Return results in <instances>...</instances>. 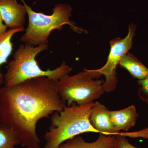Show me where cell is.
Segmentation results:
<instances>
[{
	"label": "cell",
	"mask_w": 148,
	"mask_h": 148,
	"mask_svg": "<svg viewBox=\"0 0 148 148\" xmlns=\"http://www.w3.org/2000/svg\"><path fill=\"white\" fill-rule=\"evenodd\" d=\"M48 44L37 46L21 44L13 55V59L9 62L4 75V86L9 87L27 80L45 76L55 82L69 75L72 68L63 61L55 69L44 71L40 68L36 60L37 55L48 49Z\"/></svg>",
	"instance_id": "2"
},
{
	"label": "cell",
	"mask_w": 148,
	"mask_h": 148,
	"mask_svg": "<svg viewBox=\"0 0 148 148\" xmlns=\"http://www.w3.org/2000/svg\"><path fill=\"white\" fill-rule=\"evenodd\" d=\"M115 137L113 135H106L100 134L96 141L92 143L86 142L81 136L67 140L62 143L58 148H115Z\"/></svg>",
	"instance_id": "10"
},
{
	"label": "cell",
	"mask_w": 148,
	"mask_h": 148,
	"mask_svg": "<svg viewBox=\"0 0 148 148\" xmlns=\"http://www.w3.org/2000/svg\"><path fill=\"white\" fill-rule=\"evenodd\" d=\"M110 120L114 127L120 131H128L135 126L139 116L134 106L118 111H110Z\"/></svg>",
	"instance_id": "9"
},
{
	"label": "cell",
	"mask_w": 148,
	"mask_h": 148,
	"mask_svg": "<svg viewBox=\"0 0 148 148\" xmlns=\"http://www.w3.org/2000/svg\"><path fill=\"white\" fill-rule=\"evenodd\" d=\"M27 10L16 0H0V14L9 29L24 28Z\"/></svg>",
	"instance_id": "7"
},
{
	"label": "cell",
	"mask_w": 148,
	"mask_h": 148,
	"mask_svg": "<svg viewBox=\"0 0 148 148\" xmlns=\"http://www.w3.org/2000/svg\"><path fill=\"white\" fill-rule=\"evenodd\" d=\"M93 104L66 106L63 110L53 113L51 116V124L44 136V148H58L62 143L82 133H99L89 121Z\"/></svg>",
	"instance_id": "3"
},
{
	"label": "cell",
	"mask_w": 148,
	"mask_h": 148,
	"mask_svg": "<svg viewBox=\"0 0 148 148\" xmlns=\"http://www.w3.org/2000/svg\"><path fill=\"white\" fill-rule=\"evenodd\" d=\"M26 8L29 18V24L26 32L22 35L20 40L25 44L37 46L48 44V38L52 31L61 30L66 24L76 33H87V31L77 27L75 23L71 21L72 8L65 4L56 5L53 9L51 15L34 11L24 0H21Z\"/></svg>",
	"instance_id": "4"
},
{
	"label": "cell",
	"mask_w": 148,
	"mask_h": 148,
	"mask_svg": "<svg viewBox=\"0 0 148 148\" xmlns=\"http://www.w3.org/2000/svg\"><path fill=\"white\" fill-rule=\"evenodd\" d=\"M56 82L42 76L0 88V123L16 133L22 147L40 148L36 132L38 121L66 107Z\"/></svg>",
	"instance_id": "1"
},
{
	"label": "cell",
	"mask_w": 148,
	"mask_h": 148,
	"mask_svg": "<svg viewBox=\"0 0 148 148\" xmlns=\"http://www.w3.org/2000/svg\"><path fill=\"white\" fill-rule=\"evenodd\" d=\"M119 64L135 78L141 80L148 76V68L131 53H127L123 56Z\"/></svg>",
	"instance_id": "12"
},
{
	"label": "cell",
	"mask_w": 148,
	"mask_h": 148,
	"mask_svg": "<svg viewBox=\"0 0 148 148\" xmlns=\"http://www.w3.org/2000/svg\"><path fill=\"white\" fill-rule=\"evenodd\" d=\"M24 28L9 29L5 34L0 37V86L4 84L5 80L4 75L1 71V66L7 62L13 49L12 38L16 33L24 32Z\"/></svg>",
	"instance_id": "11"
},
{
	"label": "cell",
	"mask_w": 148,
	"mask_h": 148,
	"mask_svg": "<svg viewBox=\"0 0 148 148\" xmlns=\"http://www.w3.org/2000/svg\"><path fill=\"white\" fill-rule=\"evenodd\" d=\"M115 148H139L132 145L124 136L121 135H115Z\"/></svg>",
	"instance_id": "15"
},
{
	"label": "cell",
	"mask_w": 148,
	"mask_h": 148,
	"mask_svg": "<svg viewBox=\"0 0 148 148\" xmlns=\"http://www.w3.org/2000/svg\"><path fill=\"white\" fill-rule=\"evenodd\" d=\"M110 110L99 102L94 103L89 114L90 124L100 134L106 135H121L110 120Z\"/></svg>",
	"instance_id": "8"
},
{
	"label": "cell",
	"mask_w": 148,
	"mask_h": 148,
	"mask_svg": "<svg viewBox=\"0 0 148 148\" xmlns=\"http://www.w3.org/2000/svg\"><path fill=\"white\" fill-rule=\"evenodd\" d=\"M85 70L74 75H66L56 82L62 101L68 106L93 103L104 93L103 80H94Z\"/></svg>",
	"instance_id": "5"
},
{
	"label": "cell",
	"mask_w": 148,
	"mask_h": 148,
	"mask_svg": "<svg viewBox=\"0 0 148 148\" xmlns=\"http://www.w3.org/2000/svg\"><path fill=\"white\" fill-rule=\"evenodd\" d=\"M19 144L16 133L10 127L0 123V148H17Z\"/></svg>",
	"instance_id": "13"
},
{
	"label": "cell",
	"mask_w": 148,
	"mask_h": 148,
	"mask_svg": "<svg viewBox=\"0 0 148 148\" xmlns=\"http://www.w3.org/2000/svg\"><path fill=\"white\" fill-rule=\"evenodd\" d=\"M143 101L145 102V103H147V104L148 105V97H147V98H145V99H143Z\"/></svg>",
	"instance_id": "17"
},
{
	"label": "cell",
	"mask_w": 148,
	"mask_h": 148,
	"mask_svg": "<svg viewBox=\"0 0 148 148\" xmlns=\"http://www.w3.org/2000/svg\"><path fill=\"white\" fill-rule=\"evenodd\" d=\"M138 83L141 86L138 90V97L143 100L148 97V76L143 79L139 80Z\"/></svg>",
	"instance_id": "14"
},
{
	"label": "cell",
	"mask_w": 148,
	"mask_h": 148,
	"mask_svg": "<svg viewBox=\"0 0 148 148\" xmlns=\"http://www.w3.org/2000/svg\"><path fill=\"white\" fill-rule=\"evenodd\" d=\"M8 27L4 23L3 21L0 14V37L4 34L7 32Z\"/></svg>",
	"instance_id": "16"
},
{
	"label": "cell",
	"mask_w": 148,
	"mask_h": 148,
	"mask_svg": "<svg viewBox=\"0 0 148 148\" xmlns=\"http://www.w3.org/2000/svg\"><path fill=\"white\" fill-rule=\"evenodd\" d=\"M25 148H29V147H25Z\"/></svg>",
	"instance_id": "18"
},
{
	"label": "cell",
	"mask_w": 148,
	"mask_h": 148,
	"mask_svg": "<svg viewBox=\"0 0 148 148\" xmlns=\"http://www.w3.org/2000/svg\"><path fill=\"white\" fill-rule=\"evenodd\" d=\"M137 26L131 23L128 27V34L124 38H118L110 42V50L107 63L102 68L96 70H84L94 79H98L102 75L106 77L103 84L104 91L112 92L115 90L117 83L116 69L122 57L128 53L133 43Z\"/></svg>",
	"instance_id": "6"
}]
</instances>
